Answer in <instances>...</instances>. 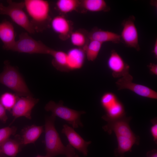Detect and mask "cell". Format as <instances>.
I'll return each mask as SVG.
<instances>
[{
    "instance_id": "cell-26",
    "label": "cell",
    "mask_w": 157,
    "mask_h": 157,
    "mask_svg": "<svg viewBox=\"0 0 157 157\" xmlns=\"http://www.w3.org/2000/svg\"><path fill=\"white\" fill-rule=\"evenodd\" d=\"M18 96L15 94L6 92L0 97V102L6 110L11 111L15 105Z\"/></svg>"
},
{
    "instance_id": "cell-24",
    "label": "cell",
    "mask_w": 157,
    "mask_h": 157,
    "mask_svg": "<svg viewBox=\"0 0 157 157\" xmlns=\"http://www.w3.org/2000/svg\"><path fill=\"white\" fill-rule=\"evenodd\" d=\"M80 3V1L78 0H58L56 5L60 12L67 14L76 10Z\"/></svg>"
},
{
    "instance_id": "cell-10",
    "label": "cell",
    "mask_w": 157,
    "mask_h": 157,
    "mask_svg": "<svg viewBox=\"0 0 157 157\" xmlns=\"http://www.w3.org/2000/svg\"><path fill=\"white\" fill-rule=\"evenodd\" d=\"M39 100V99L33 97V96H18L16 103L10 111L14 117L11 124L17 119L21 117L31 119L32 110Z\"/></svg>"
},
{
    "instance_id": "cell-32",
    "label": "cell",
    "mask_w": 157,
    "mask_h": 157,
    "mask_svg": "<svg viewBox=\"0 0 157 157\" xmlns=\"http://www.w3.org/2000/svg\"><path fill=\"white\" fill-rule=\"evenodd\" d=\"M147 157H157V152L156 150L154 149L149 151L147 154Z\"/></svg>"
},
{
    "instance_id": "cell-21",
    "label": "cell",
    "mask_w": 157,
    "mask_h": 157,
    "mask_svg": "<svg viewBox=\"0 0 157 157\" xmlns=\"http://www.w3.org/2000/svg\"><path fill=\"white\" fill-rule=\"evenodd\" d=\"M49 55L53 57L52 64L56 69L62 72L69 71L67 67V53L52 49Z\"/></svg>"
},
{
    "instance_id": "cell-14",
    "label": "cell",
    "mask_w": 157,
    "mask_h": 157,
    "mask_svg": "<svg viewBox=\"0 0 157 157\" xmlns=\"http://www.w3.org/2000/svg\"><path fill=\"white\" fill-rule=\"evenodd\" d=\"M0 39L3 48L11 51L16 41L14 26L9 21L5 20L0 23Z\"/></svg>"
},
{
    "instance_id": "cell-31",
    "label": "cell",
    "mask_w": 157,
    "mask_h": 157,
    "mask_svg": "<svg viewBox=\"0 0 157 157\" xmlns=\"http://www.w3.org/2000/svg\"><path fill=\"white\" fill-rule=\"evenodd\" d=\"M147 67L151 73L154 75H157V65L153 63H150Z\"/></svg>"
},
{
    "instance_id": "cell-7",
    "label": "cell",
    "mask_w": 157,
    "mask_h": 157,
    "mask_svg": "<svg viewBox=\"0 0 157 157\" xmlns=\"http://www.w3.org/2000/svg\"><path fill=\"white\" fill-rule=\"evenodd\" d=\"M102 118L107 123L102 128L109 134L114 132L116 135L139 140L130 128L129 123L131 119V117H126L124 116L120 118L113 119L103 115Z\"/></svg>"
},
{
    "instance_id": "cell-16",
    "label": "cell",
    "mask_w": 157,
    "mask_h": 157,
    "mask_svg": "<svg viewBox=\"0 0 157 157\" xmlns=\"http://www.w3.org/2000/svg\"><path fill=\"white\" fill-rule=\"evenodd\" d=\"M88 37L89 40H95L102 44L106 42L118 43L121 41L120 35L96 28L88 33Z\"/></svg>"
},
{
    "instance_id": "cell-1",
    "label": "cell",
    "mask_w": 157,
    "mask_h": 157,
    "mask_svg": "<svg viewBox=\"0 0 157 157\" xmlns=\"http://www.w3.org/2000/svg\"><path fill=\"white\" fill-rule=\"evenodd\" d=\"M56 117L51 115L45 118L44 132L46 155L48 157H55L59 155L72 157L76 154L74 149L69 144L66 146L63 143L55 126Z\"/></svg>"
},
{
    "instance_id": "cell-5",
    "label": "cell",
    "mask_w": 157,
    "mask_h": 157,
    "mask_svg": "<svg viewBox=\"0 0 157 157\" xmlns=\"http://www.w3.org/2000/svg\"><path fill=\"white\" fill-rule=\"evenodd\" d=\"M44 109L46 111L51 112L53 116L64 120L73 128L83 126L80 117L81 115L85 114V112L77 111L64 106L62 101L57 103L50 101L46 105Z\"/></svg>"
},
{
    "instance_id": "cell-2",
    "label": "cell",
    "mask_w": 157,
    "mask_h": 157,
    "mask_svg": "<svg viewBox=\"0 0 157 157\" xmlns=\"http://www.w3.org/2000/svg\"><path fill=\"white\" fill-rule=\"evenodd\" d=\"M24 8L35 31H43L50 26V6L45 0H25Z\"/></svg>"
},
{
    "instance_id": "cell-29",
    "label": "cell",
    "mask_w": 157,
    "mask_h": 157,
    "mask_svg": "<svg viewBox=\"0 0 157 157\" xmlns=\"http://www.w3.org/2000/svg\"><path fill=\"white\" fill-rule=\"evenodd\" d=\"M152 125L150 129V131L153 138L154 140L157 142V123L156 119L151 121Z\"/></svg>"
},
{
    "instance_id": "cell-34",
    "label": "cell",
    "mask_w": 157,
    "mask_h": 157,
    "mask_svg": "<svg viewBox=\"0 0 157 157\" xmlns=\"http://www.w3.org/2000/svg\"><path fill=\"white\" fill-rule=\"evenodd\" d=\"M36 157H48L46 155H45V156H43L38 155Z\"/></svg>"
},
{
    "instance_id": "cell-8",
    "label": "cell",
    "mask_w": 157,
    "mask_h": 157,
    "mask_svg": "<svg viewBox=\"0 0 157 157\" xmlns=\"http://www.w3.org/2000/svg\"><path fill=\"white\" fill-rule=\"evenodd\" d=\"M133 80V77L129 74L119 78L116 82L118 90L128 89L142 97L157 99L156 92L147 86L134 83Z\"/></svg>"
},
{
    "instance_id": "cell-19",
    "label": "cell",
    "mask_w": 157,
    "mask_h": 157,
    "mask_svg": "<svg viewBox=\"0 0 157 157\" xmlns=\"http://www.w3.org/2000/svg\"><path fill=\"white\" fill-rule=\"evenodd\" d=\"M21 147L20 142L16 135L15 138H9L0 147V153L15 157L20 151Z\"/></svg>"
},
{
    "instance_id": "cell-22",
    "label": "cell",
    "mask_w": 157,
    "mask_h": 157,
    "mask_svg": "<svg viewBox=\"0 0 157 157\" xmlns=\"http://www.w3.org/2000/svg\"><path fill=\"white\" fill-rule=\"evenodd\" d=\"M88 33L81 30L72 31L69 38L71 43L76 47L84 50L90 40Z\"/></svg>"
},
{
    "instance_id": "cell-4",
    "label": "cell",
    "mask_w": 157,
    "mask_h": 157,
    "mask_svg": "<svg viewBox=\"0 0 157 157\" xmlns=\"http://www.w3.org/2000/svg\"><path fill=\"white\" fill-rule=\"evenodd\" d=\"M7 2V6L0 3V14L8 16L14 23L24 29L28 33L34 34L35 31L28 16L24 11V1L16 2L8 0Z\"/></svg>"
},
{
    "instance_id": "cell-25",
    "label": "cell",
    "mask_w": 157,
    "mask_h": 157,
    "mask_svg": "<svg viewBox=\"0 0 157 157\" xmlns=\"http://www.w3.org/2000/svg\"><path fill=\"white\" fill-rule=\"evenodd\" d=\"M105 111L106 114L104 116L110 119H116L125 116L123 105L119 100Z\"/></svg>"
},
{
    "instance_id": "cell-30",
    "label": "cell",
    "mask_w": 157,
    "mask_h": 157,
    "mask_svg": "<svg viewBox=\"0 0 157 157\" xmlns=\"http://www.w3.org/2000/svg\"><path fill=\"white\" fill-rule=\"evenodd\" d=\"M6 110L0 102V120L4 122H5L8 119Z\"/></svg>"
},
{
    "instance_id": "cell-3",
    "label": "cell",
    "mask_w": 157,
    "mask_h": 157,
    "mask_svg": "<svg viewBox=\"0 0 157 157\" xmlns=\"http://www.w3.org/2000/svg\"><path fill=\"white\" fill-rule=\"evenodd\" d=\"M3 72L0 74V83L13 91L19 97L33 96L17 69L6 60Z\"/></svg>"
},
{
    "instance_id": "cell-28",
    "label": "cell",
    "mask_w": 157,
    "mask_h": 157,
    "mask_svg": "<svg viewBox=\"0 0 157 157\" xmlns=\"http://www.w3.org/2000/svg\"><path fill=\"white\" fill-rule=\"evenodd\" d=\"M17 130L15 126H7L0 129V147L12 135L16 133Z\"/></svg>"
},
{
    "instance_id": "cell-13",
    "label": "cell",
    "mask_w": 157,
    "mask_h": 157,
    "mask_svg": "<svg viewBox=\"0 0 157 157\" xmlns=\"http://www.w3.org/2000/svg\"><path fill=\"white\" fill-rule=\"evenodd\" d=\"M50 26L63 40L69 38L72 31L71 22L62 15H57L53 17L51 20Z\"/></svg>"
},
{
    "instance_id": "cell-17",
    "label": "cell",
    "mask_w": 157,
    "mask_h": 157,
    "mask_svg": "<svg viewBox=\"0 0 157 157\" xmlns=\"http://www.w3.org/2000/svg\"><path fill=\"white\" fill-rule=\"evenodd\" d=\"M67 53L69 71L78 69L82 67L86 57L85 51L83 49L77 47L72 48Z\"/></svg>"
},
{
    "instance_id": "cell-9",
    "label": "cell",
    "mask_w": 157,
    "mask_h": 157,
    "mask_svg": "<svg viewBox=\"0 0 157 157\" xmlns=\"http://www.w3.org/2000/svg\"><path fill=\"white\" fill-rule=\"evenodd\" d=\"M135 20V18L133 15L124 20L122 24V29L120 35L121 41L127 46L139 51L138 35Z\"/></svg>"
},
{
    "instance_id": "cell-15",
    "label": "cell",
    "mask_w": 157,
    "mask_h": 157,
    "mask_svg": "<svg viewBox=\"0 0 157 157\" xmlns=\"http://www.w3.org/2000/svg\"><path fill=\"white\" fill-rule=\"evenodd\" d=\"M44 132V126L33 125L22 130L20 135L16 136L22 146L31 143H34L42 133Z\"/></svg>"
},
{
    "instance_id": "cell-6",
    "label": "cell",
    "mask_w": 157,
    "mask_h": 157,
    "mask_svg": "<svg viewBox=\"0 0 157 157\" xmlns=\"http://www.w3.org/2000/svg\"><path fill=\"white\" fill-rule=\"evenodd\" d=\"M52 49L40 41L37 40L30 36L27 32L21 33L11 51L30 54L49 55Z\"/></svg>"
},
{
    "instance_id": "cell-23",
    "label": "cell",
    "mask_w": 157,
    "mask_h": 157,
    "mask_svg": "<svg viewBox=\"0 0 157 157\" xmlns=\"http://www.w3.org/2000/svg\"><path fill=\"white\" fill-rule=\"evenodd\" d=\"M103 44L98 41L90 40L84 49L85 56L89 61H93L97 58Z\"/></svg>"
},
{
    "instance_id": "cell-27",
    "label": "cell",
    "mask_w": 157,
    "mask_h": 157,
    "mask_svg": "<svg viewBox=\"0 0 157 157\" xmlns=\"http://www.w3.org/2000/svg\"><path fill=\"white\" fill-rule=\"evenodd\" d=\"M118 100L113 93L106 92L102 96L100 102L101 106L105 110L115 104Z\"/></svg>"
},
{
    "instance_id": "cell-11",
    "label": "cell",
    "mask_w": 157,
    "mask_h": 157,
    "mask_svg": "<svg viewBox=\"0 0 157 157\" xmlns=\"http://www.w3.org/2000/svg\"><path fill=\"white\" fill-rule=\"evenodd\" d=\"M107 65L114 78H119L129 74V66L115 50L111 51L107 60Z\"/></svg>"
},
{
    "instance_id": "cell-12",
    "label": "cell",
    "mask_w": 157,
    "mask_h": 157,
    "mask_svg": "<svg viewBox=\"0 0 157 157\" xmlns=\"http://www.w3.org/2000/svg\"><path fill=\"white\" fill-rule=\"evenodd\" d=\"M61 133L66 136L69 144L72 147L82 153L84 156H87L88 147L91 143V141H85L73 127L66 124L63 125Z\"/></svg>"
},
{
    "instance_id": "cell-20",
    "label": "cell",
    "mask_w": 157,
    "mask_h": 157,
    "mask_svg": "<svg viewBox=\"0 0 157 157\" xmlns=\"http://www.w3.org/2000/svg\"><path fill=\"white\" fill-rule=\"evenodd\" d=\"M80 2V6L88 11L108 12L110 10V7L104 0H82Z\"/></svg>"
},
{
    "instance_id": "cell-35",
    "label": "cell",
    "mask_w": 157,
    "mask_h": 157,
    "mask_svg": "<svg viewBox=\"0 0 157 157\" xmlns=\"http://www.w3.org/2000/svg\"><path fill=\"white\" fill-rule=\"evenodd\" d=\"M72 157H79V156L77 154H76L75 156Z\"/></svg>"
},
{
    "instance_id": "cell-18",
    "label": "cell",
    "mask_w": 157,
    "mask_h": 157,
    "mask_svg": "<svg viewBox=\"0 0 157 157\" xmlns=\"http://www.w3.org/2000/svg\"><path fill=\"white\" fill-rule=\"evenodd\" d=\"M116 136L118 146L114 151V155L116 156L124 157L125 153L131 151L134 144H139V140L119 135H116Z\"/></svg>"
},
{
    "instance_id": "cell-33",
    "label": "cell",
    "mask_w": 157,
    "mask_h": 157,
    "mask_svg": "<svg viewBox=\"0 0 157 157\" xmlns=\"http://www.w3.org/2000/svg\"><path fill=\"white\" fill-rule=\"evenodd\" d=\"M152 52L153 53L154 56L157 58V39H156L153 47V49L152 51Z\"/></svg>"
}]
</instances>
